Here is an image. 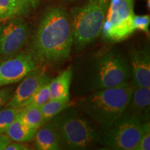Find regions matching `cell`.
<instances>
[{
	"label": "cell",
	"instance_id": "obj_25",
	"mask_svg": "<svg viewBox=\"0 0 150 150\" xmlns=\"http://www.w3.org/2000/svg\"><path fill=\"white\" fill-rule=\"evenodd\" d=\"M6 150H29L31 149L29 146L24 145L22 142H10L7 147H6Z\"/></svg>",
	"mask_w": 150,
	"mask_h": 150
},
{
	"label": "cell",
	"instance_id": "obj_8",
	"mask_svg": "<svg viewBox=\"0 0 150 150\" xmlns=\"http://www.w3.org/2000/svg\"><path fill=\"white\" fill-rule=\"evenodd\" d=\"M0 23V56L10 58L22 50L29 38V24L22 16Z\"/></svg>",
	"mask_w": 150,
	"mask_h": 150
},
{
	"label": "cell",
	"instance_id": "obj_7",
	"mask_svg": "<svg viewBox=\"0 0 150 150\" xmlns=\"http://www.w3.org/2000/svg\"><path fill=\"white\" fill-rule=\"evenodd\" d=\"M142 122L124 112L110 126L103 129L99 141L105 147L117 150H134L139 142Z\"/></svg>",
	"mask_w": 150,
	"mask_h": 150
},
{
	"label": "cell",
	"instance_id": "obj_22",
	"mask_svg": "<svg viewBox=\"0 0 150 150\" xmlns=\"http://www.w3.org/2000/svg\"><path fill=\"white\" fill-rule=\"evenodd\" d=\"M150 18L149 15L136 16L134 18V27L135 30L142 31L146 33H149V27Z\"/></svg>",
	"mask_w": 150,
	"mask_h": 150
},
{
	"label": "cell",
	"instance_id": "obj_1",
	"mask_svg": "<svg viewBox=\"0 0 150 150\" xmlns=\"http://www.w3.org/2000/svg\"><path fill=\"white\" fill-rule=\"evenodd\" d=\"M73 46L70 15L55 6L42 14L33 35L30 52L37 63L56 64L65 61Z\"/></svg>",
	"mask_w": 150,
	"mask_h": 150
},
{
	"label": "cell",
	"instance_id": "obj_20",
	"mask_svg": "<svg viewBox=\"0 0 150 150\" xmlns=\"http://www.w3.org/2000/svg\"><path fill=\"white\" fill-rule=\"evenodd\" d=\"M50 100V81L42 84V86L35 92L33 96L28 102L27 106L34 105V106H41L43 104Z\"/></svg>",
	"mask_w": 150,
	"mask_h": 150
},
{
	"label": "cell",
	"instance_id": "obj_21",
	"mask_svg": "<svg viewBox=\"0 0 150 150\" xmlns=\"http://www.w3.org/2000/svg\"><path fill=\"white\" fill-rule=\"evenodd\" d=\"M150 149V125L149 120L142 123V131L138 145L134 150Z\"/></svg>",
	"mask_w": 150,
	"mask_h": 150
},
{
	"label": "cell",
	"instance_id": "obj_11",
	"mask_svg": "<svg viewBox=\"0 0 150 150\" xmlns=\"http://www.w3.org/2000/svg\"><path fill=\"white\" fill-rule=\"evenodd\" d=\"M131 76L134 86L150 88V55L149 49L136 50L131 56Z\"/></svg>",
	"mask_w": 150,
	"mask_h": 150
},
{
	"label": "cell",
	"instance_id": "obj_28",
	"mask_svg": "<svg viewBox=\"0 0 150 150\" xmlns=\"http://www.w3.org/2000/svg\"><path fill=\"white\" fill-rule=\"evenodd\" d=\"M65 1H75V0H65Z\"/></svg>",
	"mask_w": 150,
	"mask_h": 150
},
{
	"label": "cell",
	"instance_id": "obj_5",
	"mask_svg": "<svg viewBox=\"0 0 150 150\" xmlns=\"http://www.w3.org/2000/svg\"><path fill=\"white\" fill-rule=\"evenodd\" d=\"M110 0H88L71 11L73 46L82 50L101 35Z\"/></svg>",
	"mask_w": 150,
	"mask_h": 150
},
{
	"label": "cell",
	"instance_id": "obj_24",
	"mask_svg": "<svg viewBox=\"0 0 150 150\" xmlns=\"http://www.w3.org/2000/svg\"><path fill=\"white\" fill-rule=\"evenodd\" d=\"M39 1L40 0H22L24 15L27 14L31 9H34L39 3Z\"/></svg>",
	"mask_w": 150,
	"mask_h": 150
},
{
	"label": "cell",
	"instance_id": "obj_19",
	"mask_svg": "<svg viewBox=\"0 0 150 150\" xmlns=\"http://www.w3.org/2000/svg\"><path fill=\"white\" fill-rule=\"evenodd\" d=\"M21 110L22 108H16L11 106H6L2 109H0V134H4L5 132Z\"/></svg>",
	"mask_w": 150,
	"mask_h": 150
},
{
	"label": "cell",
	"instance_id": "obj_26",
	"mask_svg": "<svg viewBox=\"0 0 150 150\" xmlns=\"http://www.w3.org/2000/svg\"><path fill=\"white\" fill-rule=\"evenodd\" d=\"M11 142V140L8 136L0 134V150H4Z\"/></svg>",
	"mask_w": 150,
	"mask_h": 150
},
{
	"label": "cell",
	"instance_id": "obj_12",
	"mask_svg": "<svg viewBox=\"0 0 150 150\" xmlns=\"http://www.w3.org/2000/svg\"><path fill=\"white\" fill-rule=\"evenodd\" d=\"M150 88L134 86L130 100L124 112L136 117L142 122L149 120Z\"/></svg>",
	"mask_w": 150,
	"mask_h": 150
},
{
	"label": "cell",
	"instance_id": "obj_2",
	"mask_svg": "<svg viewBox=\"0 0 150 150\" xmlns=\"http://www.w3.org/2000/svg\"><path fill=\"white\" fill-rule=\"evenodd\" d=\"M134 85L127 83L117 87L99 90L80 99L76 106L81 112L103 129L122 115L130 100Z\"/></svg>",
	"mask_w": 150,
	"mask_h": 150
},
{
	"label": "cell",
	"instance_id": "obj_6",
	"mask_svg": "<svg viewBox=\"0 0 150 150\" xmlns=\"http://www.w3.org/2000/svg\"><path fill=\"white\" fill-rule=\"evenodd\" d=\"M134 0H110L101 34L109 42L122 41L134 32Z\"/></svg>",
	"mask_w": 150,
	"mask_h": 150
},
{
	"label": "cell",
	"instance_id": "obj_9",
	"mask_svg": "<svg viewBox=\"0 0 150 150\" xmlns=\"http://www.w3.org/2000/svg\"><path fill=\"white\" fill-rule=\"evenodd\" d=\"M38 67L30 53L18 54L0 62V88L18 83Z\"/></svg>",
	"mask_w": 150,
	"mask_h": 150
},
{
	"label": "cell",
	"instance_id": "obj_16",
	"mask_svg": "<svg viewBox=\"0 0 150 150\" xmlns=\"http://www.w3.org/2000/svg\"><path fill=\"white\" fill-rule=\"evenodd\" d=\"M21 120L29 128L36 131L43 124V117L40 106L29 105L22 108L19 114Z\"/></svg>",
	"mask_w": 150,
	"mask_h": 150
},
{
	"label": "cell",
	"instance_id": "obj_10",
	"mask_svg": "<svg viewBox=\"0 0 150 150\" xmlns=\"http://www.w3.org/2000/svg\"><path fill=\"white\" fill-rule=\"evenodd\" d=\"M21 81L6 106L16 108L25 107L35 92L50 79L45 72L35 69Z\"/></svg>",
	"mask_w": 150,
	"mask_h": 150
},
{
	"label": "cell",
	"instance_id": "obj_14",
	"mask_svg": "<svg viewBox=\"0 0 150 150\" xmlns=\"http://www.w3.org/2000/svg\"><path fill=\"white\" fill-rule=\"evenodd\" d=\"M72 74V70L69 67L54 79L50 81V99L70 101Z\"/></svg>",
	"mask_w": 150,
	"mask_h": 150
},
{
	"label": "cell",
	"instance_id": "obj_15",
	"mask_svg": "<svg viewBox=\"0 0 150 150\" xmlns=\"http://www.w3.org/2000/svg\"><path fill=\"white\" fill-rule=\"evenodd\" d=\"M20 114V113H19ZM19 114L4 132L11 140L25 142L33 140L36 131L29 128L20 118Z\"/></svg>",
	"mask_w": 150,
	"mask_h": 150
},
{
	"label": "cell",
	"instance_id": "obj_3",
	"mask_svg": "<svg viewBox=\"0 0 150 150\" xmlns=\"http://www.w3.org/2000/svg\"><path fill=\"white\" fill-rule=\"evenodd\" d=\"M81 76L83 86L92 92L117 87L129 82L130 65L119 50L109 49L94 56Z\"/></svg>",
	"mask_w": 150,
	"mask_h": 150
},
{
	"label": "cell",
	"instance_id": "obj_4",
	"mask_svg": "<svg viewBox=\"0 0 150 150\" xmlns=\"http://www.w3.org/2000/svg\"><path fill=\"white\" fill-rule=\"evenodd\" d=\"M50 122L57 133L61 147L64 149H85L99 141V131L79 109L70 106Z\"/></svg>",
	"mask_w": 150,
	"mask_h": 150
},
{
	"label": "cell",
	"instance_id": "obj_18",
	"mask_svg": "<svg viewBox=\"0 0 150 150\" xmlns=\"http://www.w3.org/2000/svg\"><path fill=\"white\" fill-rule=\"evenodd\" d=\"M70 101L50 99L47 102L40 106L43 117V124L50 121L63 110L70 107Z\"/></svg>",
	"mask_w": 150,
	"mask_h": 150
},
{
	"label": "cell",
	"instance_id": "obj_23",
	"mask_svg": "<svg viewBox=\"0 0 150 150\" xmlns=\"http://www.w3.org/2000/svg\"><path fill=\"white\" fill-rule=\"evenodd\" d=\"M13 88L12 87L0 88V109L6 106L12 97Z\"/></svg>",
	"mask_w": 150,
	"mask_h": 150
},
{
	"label": "cell",
	"instance_id": "obj_27",
	"mask_svg": "<svg viewBox=\"0 0 150 150\" xmlns=\"http://www.w3.org/2000/svg\"><path fill=\"white\" fill-rule=\"evenodd\" d=\"M146 1H147V3L148 8L149 9V8H150V0H146Z\"/></svg>",
	"mask_w": 150,
	"mask_h": 150
},
{
	"label": "cell",
	"instance_id": "obj_13",
	"mask_svg": "<svg viewBox=\"0 0 150 150\" xmlns=\"http://www.w3.org/2000/svg\"><path fill=\"white\" fill-rule=\"evenodd\" d=\"M33 144L38 150H58L61 147L57 133L50 121L42 124L33 137Z\"/></svg>",
	"mask_w": 150,
	"mask_h": 150
},
{
	"label": "cell",
	"instance_id": "obj_17",
	"mask_svg": "<svg viewBox=\"0 0 150 150\" xmlns=\"http://www.w3.org/2000/svg\"><path fill=\"white\" fill-rule=\"evenodd\" d=\"M23 15L22 0H0V22Z\"/></svg>",
	"mask_w": 150,
	"mask_h": 150
}]
</instances>
